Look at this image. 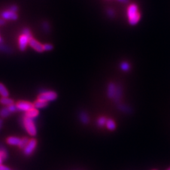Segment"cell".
<instances>
[{
	"label": "cell",
	"instance_id": "cell-1",
	"mask_svg": "<svg viewBox=\"0 0 170 170\" xmlns=\"http://www.w3.org/2000/svg\"><path fill=\"white\" fill-rule=\"evenodd\" d=\"M127 17L129 22L131 25H136L141 18L138 11V7L136 4H131L127 9Z\"/></svg>",
	"mask_w": 170,
	"mask_h": 170
},
{
	"label": "cell",
	"instance_id": "cell-2",
	"mask_svg": "<svg viewBox=\"0 0 170 170\" xmlns=\"http://www.w3.org/2000/svg\"><path fill=\"white\" fill-rule=\"evenodd\" d=\"M23 122L24 127L25 128L27 132L30 135L34 136L37 134V130H36V127L33 121V118H30L29 117L25 116V117L23 118Z\"/></svg>",
	"mask_w": 170,
	"mask_h": 170
},
{
	"label": "cell",
	"instance_id": "cell-3",
	"mask_svg": "<svg viewBox=\"0 0 170 170\" xmlns=\"http://www.w3.org/2000/svg\"><path fill=\"white\" fill-rule=\"evenodd\" d=\"M57 99V94L54 91H44L41 93L38 99L45 102L53 101Z\"/></svg>",
	"mask_w": 170,
	"mask_h": 170
},
{
	"label": "cell",
	"instance_id": "cell-4",
	"mask_svg": "<svg viewBox=\"0 0 170 170\" xmlns=\"http://www.w3.org/2000/svg\"><path fill=\"white\" fill-rule=\"evenodd\" d=\"M32 38V37H30V36H28L23 33H22L18 39V47L21 51L25 50V48H27L28 44H29L30 40Z\"/></svg>",
	"mask_w": 170,
	"mask_h": 170
},
{
	"label": "cell",
	"instance_id": "cell-5",
	"mask_svg": "<svg viewBox=\"0 0 170 170\" xmlns=\"http://www.w3.org/2000/svg\"><path fill=\"white\" fill-rule=\"evenodd\" d=\"M17 109L21 111H25L27 112L30 110V109L34 108L33 104L25 101H20L18 102L16 105Z\"/></svg>",
	"mask_w": 170,
	"mask_h": 170
},
{
	"label": "cell",
	"instance_id": "cell-6",
	"mask_svg": "<svg viewBox=\"0 0 170 170\" xmlns=\"http://www.w3.org/2000/svg\"><path fill=\"white\" fill-rule=\"evenodd\" d=\"M36 145H37V141L34 139H30L26 147L24 148V153L26 155H30L35 149Z\"/></svg>",
	"mask_w": 170,
	"mask_h": 170
},
{
	"label": "cell",
	"instance_id": "cell-7",
	"mask_svg": "<svg viewBox=\"0 0 170 170\" xmlns=\"http://www.w3.org/2000/svg\"><path fill=\"white\" fill-rule=\"evenodd\" d=\"M2 17L3 19L5 20H16L18 18V15L15 12L11 11L10 10L4 11L2 13Z\"/></svg>",
	"mask_w": 170,
	"mask_h": 170
},
{
	"label": "cell",
	"instance_id": "cell-8",
	"mask_svg": "<svg viewBox=\"0 0 170 170\" xmlns=\"http://www.w3.org/2000/svg\"><path fill=\"white\" fill-rule=\"evenodd\" d=\"M29 45L37 52H42L44 51L43 45L39 42L37 40L32 38L29 41Z\"/></svg>",
	"mask_w": 170,
	"mask_h": 170
},
{
	"label": "cell",
	"instance_id": "cell-9",
	"mask_svg": "<svg viewBox=\"0 0 170 170\" xmlns=\"http://www.w3.org/2000/svg\"><path fill=\"white\" fill-rule=\"evenodd\" d=\"M116 91L115 85L113 83H110L108 84V89H107V95L110 99H113L115 96Z\"/></svg>",
	"mask_w": 170,
	"mask_h": 170
},
{
	"label": "cell",
	"instance_id": "cell-10",
	"mask_svg": "<svg viewBox=\"0 0 170 170\" xmlns=\"http://www.w3.org/2000/svg\"><path fill=\"white\" fill-rule=\"evenodd\" d=\"M21 139L17 137H10L7 139L6 142L8 144L12 145H19Z\"/></svg>",
	"mask_w": 170,
	"mask_h": 170
},
{
	"label": "cell",
	"instance_id": "cell-11",
	"mask_svg": "<svg viewBox=\"0 0 170 170\" xmlns=\"http://www.w3.org/2000/svg\"><path fill=\"white\" fill-rule=\"evenodd\" d=\"M38 115H39V111L36 108H33L30 109V110L26 112L25 117H29L30 118H33L37 117Z\"/></svg>",
	"mask_w": 170,
	"mask_h": 170
},
{
	"label": "cell",
	"instance_id": "cell-12",
	"mask_svg": "<svg viewBox=\"0 0 170 170\" xmlns=\"http://www.w3.org/2000/svg\"><path fill=\"white\" fill-rule=\"evenodd\" d=\"M79 118L81 120V122L84 124H87L90 121L89 117L86 112H81L79 114Z\"/></svg>",
	"mask_w": 170,
	"mask_h": 170
},
{
	"label": "cell",
	"instance_id": "cell-13",
	"mask_svg": "<svg viewBox=\"0 0 170 170\" xmlns=\"http://www.w3.org/2000/svg\"><path fill=\"white\" fill-rule=\"evenodd\" d=\"M33 105H34V107L36 108H42L45 107L47 105V102L38 99L34 103Z\"/></svg>",
	"mask_w": 170,
	"mask_h": 170
},
{
	"label": "cell",
	"instance_id": "cell-14",
	"mask_svg": "<svg viewBox=\"0 0 170 170\" xmlns=\"http://www.w3.org/2000/svg\"><path fill=\"white\" fill-rule=\"evenodd\" d=\"M106 126L108 129L110 130H114L116 128V124L114 121L112 119H108L106 120Z\"/></svg>",
	"mask_w": 170,
	"mask_h": 170
},
{
	"label": "cell",
	"instance_id": "cell-15",
	"mask_svg": "<svg viewBox=\"0 0 170 170\" xmlns=\"http://www.w3.org/2000/svg\"><path fill=\"white\" fill-rule=\"evenodd\" d=\"M14 102L13 100L8 98V97H2V98L0 99V103L4 105L10 106L12 104H14Z\"/></svg>",
	"mask_w": 170,
	"mask_h": 170
},
{
	"label": "cell",
	"instance_id": "cell-16",
	"mask_svg": "<svg viewBox=\"0 0 170 170\" xmlns=\"http://www.w3.org/2000/svg\"><path fill=\"white\" fill-rule=\"evenodd\" d=\"M0 95H1L3 97H8L9 95V93L2 83H0Z\"/></svg>",
	"mask_w": 170,
	"mask_h": 170
},
{
	"label": "cell",
	"instance_id": "cell-17",
	"mask_svg": "<svg viewBox=\"0 0 170 170\" xmlns=\"http://www.w3.org/2000/svg\"><path fill=\"white\" fill-rule=\"evenodd\" d=\"M29 139L27 138V137H24L23 139H21L20 141V143L19 144L18 146L20 148H22V149H24L26 145L28 144L29 142Z\"/></svg>",
	"mask_w": 170,
	"mask_h": 170
},
{
	"label": "cell",
	"instance_id": "cell-18",
	"mask_svg": "<svg viewBox=\"0 0 170 170\" xmlns=\"http://www.w3.org/2000/svg\"><path fill=\"white\" fill-rule=\"evenodd\" d=\"M10 114V112L8 110V108L5 107L2 109L1 112H0V115L3 117H7Z\"/></svg>",
	"mask_w": 170,
	"mask_h": 170
},
{
	"label": "cell",
	"instance_id": "cell-19",
	"mask_svg": "<svg viewBox=\"0 0 170 170\" xmlns=\"http://www.w3.org/2000/svg\"><path fill=\"white\" fill-rule=\"evenodd\" d=\"M106 118L103 117H102L100 118H99L98 121H97V124H98L99 126L100 127H103L105 124H106Z\"/></svg>",
	"mask_w": 170,
	"mask_h": 170
},
{
	"label": "cell",
	"instance_id": "cell-20",
	"mask_svg": "<svg viewBox=\"0 0 170 170\" xmlns=\"http://www.w3.org/2000/svg\"><path fill=\"white\" fill-rule=\"evenodd\" d=\"M121 95H122V91H121V89L120 87H118L117 88H116V91H115V96L114 99H115V100L117 102L121 96Z\"/></svg>",
	"mask_w": 170,
	"mask_h": 170
},
{
	"label": "cell",
	"instance_id": "cell-21",
	"mask_svg": "<svg viewBox=\"0 0 170 170\" xmlns=\"http://www.w3.org/2000/svg\"><path fill=\"white\" fill-rule=\"evenodd\" d=\"M120 68L124 71H127L130 69V65L127 62H123L120 64Z\"/></svg>",
	"mask_w": 170,
	"mask_h": 170
},
{
	"label": "cell",
	"instance_id": "cell-22",
	"mask_svg": "<svg viewBox=\"0 0 170 170\" xmlns=\"http://www.w3.org/2000/svg\"><path fill=\"white\" fill-rule=\"evenodd\" d=\"M43 48H44V51H50L52 50L53 46L52 44H45L43 45Z\"/></svg>",
	"mask_w": 170,
	"mask_h": 170
},
{
	"label": "cell",
	"instance_id": "cell-23",
	"mask_svg": "<svg viewBox=\"0 0 170 170\" xmlns=\"http://www.w3.org/2000/svg\"><path fill=\"white\" fill-rule=\"evenodd\" d=\"M8 110H9V111L10 112V113H11V112H15V111L17 110V106L15 105L14 104H12V105L8 106Z\"/></svg>",
	"mask_w": 170,
	"mask_h": 170
},
{
	"label": "cell",
	"instance_id": "cell-24",
	"mask_svg": "<svg viewBox=\"0 0 170 170\" xmlns=\"http://www.w3.org/2000/svg\"><path fill=\"white\" fill-rule=\"evenodd\" d=\"M23 34H25V35H27L28 36H30V37H32V33L30 31V30L27 28H25V29H24L23 30Z\"/></svg>",
	"mask_w": 170,
	"mask_h": 170
},
{
	"label": "cell",
	"instance_id": "cell-25",
	"mask_svg": "<svg viewBox=\"0 0 170 170\" xmlns=\"http://www.w3.org/2000/svg\"><path fill=\"white\" fill-rule=\"evenodd\" d=\"M9 10L11 11H14V12H15V13H17V11L18 10V7L16 6V5H13L10 7Z\"/></svg>",
	"mask_w": 170,
	"mask_h": 170
},
{
	"label": "cell",
	"instance_id": "cell-26",
	"mask_svg": "<svg viewBox=\"0 0 170 170\" xmlns=\"http://www.w3.org/2000/svg\"><path fill=\"white\" fill-rule=\"evenodd\" d=\"M0 170H11V169L5 166L0 164Z\"/></svg>",
	"mask_w": 170,
	"mask_h": 170
},
{
	"label": "cell",
	"instance_id": "cell-27",
	"mask_svg": "<svg viewBox=\"0 0 170 170\" xmlns=\"http://www.w3.org/2000/svg\"><path fill=\"white\" fill-rule=\"evenodd\" d=\"M118 1H119L120 2H122V3H127L129 0H118Z\"/></svg>",
	"mask_w": 170,
	"mask_h": 170
},
{
	"label": "cell",
	"instance_id": "cell-28",
	"mask_svg": "<svg viewBox=\"0 0 170 170\" xmlns=\"http://www.w3.org/2000/svg\"><path fill=\"white\" fill-rule=\"evenodd\" d=\"M3 163V159L2 158V157L0 156V164H2Z\"/></svg>",
	"mask_w": 170,
	"mask_h": 170
},
{
	"label": "cell",
	"instance_id": "cell-29",
	"mask_svg": "<svg viewBox=\"0 0 170 170\" xmlns=\"http://www.w3.org/2000/svg\"><path fill=\"white\" fill-rule=\"evenodd\" d=\"M167 170H170V168H168Z\"/></svg>",
	"mask_w": 170,
	"mask_h": 170
},
{
	"label": "cell",
	"instance_id": "cell-30",
	"mask_svg": "<svg viewBox=\"0 0 170 170\" xmlns=\"http://www.w3.org/2000/svg\"><path fill=\"white\" fill-rule=\"evenodd\" d=\"M1 41H2V40H1V37H0V42H1Z\"/></svg>",
	"mask_w": 170,
	"mask_h": 170
}]
</instances>
